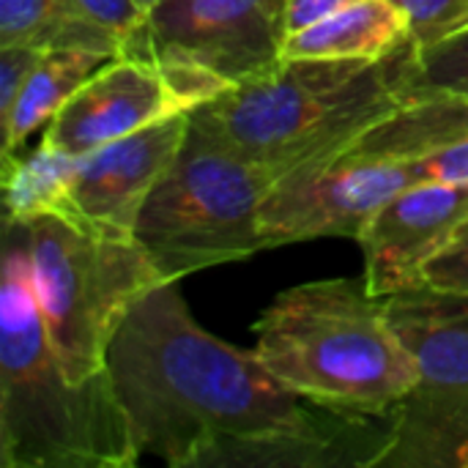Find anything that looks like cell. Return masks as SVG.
<instances>
[{"instance_id": "1", "label": "cell", "mask_w": 468, "mask_h": 468, "mask_svg": "<svg viewBox=\"0 0 468 468\" xmlns=\"http://www.w3.org/2000/svg\"><path fill=\"white\" fill-rule=\"evenodd\" d=\"M134 447L173 468H225L250 444L335 428L348 414L310 403L252 351L189 315L178 282L140 296L107 346L104 362Z\"/></svg>"}, {"instance_id": "2", "label": "cell", "mask_w": 468, "mask_h": 468, "mask_svg": "<svg viewBox=\"0 0 468 468\" xmlns=\"http://www.w3.org/2000/svg\"><path fill=\"white\" fill-rule=\"evenodd\" d=\"M137 461L110 373L74 381L47 335L30 280L27 222L3 219L0 466L129 468Z\"/></svg>"}, {"instance_id": "3", "label": "cell", "mask_w": 468, "mask_h": 468, "mask_svg": "<svg viewBox=\"0 0 468 468\" xmlns=\"http://www.w3.org/2000/svg\"><path fill=\"white\" fill-rule=\"evenodd\" d=\"M417 52L409 38L378 60L282 58L189 115L277 184L406 104Z\"/></svg>"}, {"instance_id": "4", "label": "cell", "mask_w": 468, "mask_h": 468, "mask_svg": "<svg viewBox=\"0 0 468 468\" xmlns=\"http://www.w3.org/2000/svg\"><path fill=\"white\" fill-rule=\"evenodd\" d=\"M252 332L261 362L326 409L384 417L417 384V362L365 277L288 288Z\"/></svg>"}, {"instance_id": "5", "label": "cell", "mask_w": 468, "mask_h": 468, "mask_svg": "<svg viewBox=\"0 0 468 468\" xmlns=\"http://www.w3.org/2000/svg\"><path fill=\"white\" fill-rule=\"evenodd\" d=\"M468 137V101L409 99L340 151L282 176L263 200L266 250L321 236L359 239L370 217L417 184V162Z\"/></svg>"}, {"instance_id": "6", "label": "cell", "mask_w": 468, "mask_h": 468, "mask_svg": "<svg viewBox=\"0 0 468 468\" xmlns=\"http://www.w3.org/2000/svg\"><path fill=\"white\" fill-rule=\"evenodd\" d=\"M274 178L192 121L167 173L145 197L134 241L162 282L266 250L261 208Z\"/></svg>"}, {"instance_id": "7", "label": "cell", "mask_w": 468, "mask_h": 468, "mask_svg": "<svg viewBox=\"0 0 468 468\" xmlns=\"http://www.w3.org/2000/svg\"><path fill=\"white\" fill-rule=\"evenodd\" d=\"M30 280L47 335L74 381L104 367L107 346L132 304L162 282L129 233L41 214L27 222Z\"/></svg>"}, {"instance_id": "8", "label": "cell", "mask_w": 468, "mask_h": 468, "mask_svg": "<svg viewBox=\"0 0 468 468\" xmlns=\"http://www.w3.org/2000/svg\"><path fill=\"white\" fill-rule=\"evenodd\" d=\"M384 307L417 362V384L392 409L378 468H468V296L420 285Z\"/></svg>"}, {"instance_id": "9", "label": "cell", "mask_w": 468, "mask_h": 468, "mask_svg": "<svg viewBox=\"0 0 468 468\" xmlns=\"http://www.w3.org/2000/svg\"><path fill=\"white\" fill-rule=\"evenodd\" d=\"M285 0H162L148 11L154 60L239 85L282 60Z\"/></svg>"}, {"instance_id": "10", "label": "cell", "mask_w": 468, "mask_h": 468, "mask_svg": "<svg viewBox=\"0 0 468 468\" xmlns=\"http://www.w3.org/2000/svg\"><path fill=\"white\" fill-rule=\"evenodd\" d=\"M468 219V181H420L389 197L359 233L365 280L378 299L422 285L425 266Z\"/></svg>"}, {"instance_id": "11", "label": "cell", "mask_w": 468, "mask_h": 468, "mask_svg": "<svg viewBox=\"0 0 468 468\" xmlns=\"http://www.w3.org/2000/svg\"><path fill=\"white\" fill-rule=\"evenodd\" d=\"M189 112L170 71L154 58H115L104 63L47 123L44 143L82 156L134 134L162 118Z\"/></svg>"}, {"instance_id": "12", "label": "cell", "mask_w": 468, "mask_h": 468, "mask_svg": "<svg viewBox=\"0 0 468 468\" xmlns=\"http://www.w3.org/2000/svg\"><path fill=\"white\" fill-rule=\"evenodd\" d=\"M186 129L189 112H178L77 156L71 176L74 217L132 236L145 197L178 156Z\"/></svg>"}, {"instance_id": "13", "label": "cell", "mask_w": 468, "mask_h": 468, "mask_svg": "<svg viewBox=\"0 0 468 468\" xmlns=\"http://www.w3.org/2000/svg\"><path fill=\"white\" fill-rule=\"evenodd\" d=\"M409 19L395 0H356L285 38L282 58L378 60L409 41Z\"/></svg>"}, {"instance_id": "14", "label": "cell", "mask_w": 468, "mask_h": 468, "mask_svg": "<svg viewBox=\"0 0 468 468\" xmlns=\"http://www.w3.org/2000/svg\"><path fill=\"white\" fill-rule=\"evenodd\" d=\"M115 58L85 47H47L30 71L3 129V156L19 154L25 140L47 126L58 110L104 66Z\"/></svg>"}, {"instance_id": "15", "label": "cell", "mask_w": 468, "mask_h": 468, "mask_svg": "<svg viewBox=\"0 0 468 468\" xmlns=\"http://www.w3.org/2000/svg\"><path fill=\"white\" fill-rule=\"evenodd\" d=\"M3 167V197L5 219L30 222L41 214L74 217L71 206V176L77 156L47 145L44 140L30 154L0 156Z\"/></svg>"}, {"instance_id": "16", "label": "cell", "mask_w": 468, "mask_h": 468, "mask_svg": "<svg viewBox=\"0 0 468 468\" xmlns=\"http://www.w3.org/2000/svg\"><path fill=\"white\" fill-rule=\"evenodd\" d=\"M71 25V47L110 58H151L148 11L137 0H60Z\"/></svg>"}, {"instance_id": "17", "label": "cell", "mask_w": 468, "mask_h": 468, "mask_svg": "<svg viewBox=\"0 0 468 468\" xmlns=\"http://www.w3.org/2000/svg\"><path fill=\"white\" fill-rule=\"evenodd\" d=\"M406 96H455L468 101V30L417 52Z\"/></svg>"}, {"instance_id": "18", "label": "cell", "mask_w": 468, "mask_h": 468, "mask_svg": "<svg viewBox=\"0 0 468 468\" xmlns=\"http://www.w3.org/2000/svg\"><path fill=\"white\" fill-rule=\"evenodd\" d=\"M71 47L60 0H0V47Z\"/></svg>"}, {"instance_id": "19", "label": "cell", "mask_w": 468, "mask_h": 468, "mask_svg": "<svg viewBox=\"0 0 468 468\" xmlns=\"http://www.w3.org/2000/svg\"><path fill=\"white\" fill-rule=\"evenodd\" d=\"M406 19L411 41L425 49L468 30V0H395Z\"/></svg>"}, {"instance_id": "20", "label": "cell", "mask_w": 468, "mask_h": 468, "mask_svg": "<svg viewBox=\"0 0 468 468\" xmlns=\"http://www.w3.org/2000/svg\"><path fill=\"white\" fill-rule=\"evenodd\" d=\"M422 285L441 293L468 296V219L455 230L450 244L425 266Z\"/></svg>"}, {"instance_id": "21", "label": "cell", "mask_w": 468, "mask_h": 468, "mask_svg": "<svg viewBox=\"0 0 468 468\" xmlns=\"http://www.w3.org/2000/svg\"><path fill=\"white\" fill-rule=\"evenodd\" d=\"M47 47H33V44H14V47H0V126L8 121L30 71L41 60Z\"/></svg>"}, {"instance_id": "22", "label": "cell", "mask_w": 468, "mask_h": 468, "mask_svg": "<svg viewBox=\"0 0 468 468\" xmlns=\"http://www.w3.org/2000/svg\"><path fill=\"white\" fill-rule=\"evenodd\" d=\"M420 181H468V137L417 162Z\"/></svg>"}, {"instance_id": "23", "label": "cell", "mask_w": 468, "mask_h": 468, "mask_svg": "<svg viewBox=\"0 0 468 468\" xmlns=\"http://www.w3.org/2000/svg\"><path fill=\"white\" fill-rule=\"evenodd\" d=\"M351 3L356 0H285V30L288 36L296 30H304Z\"/></svg>"}, {"instance_id": "24", "label": "cell", "mask_w": 468, "mask_h": 468, "mask_svg": "<svg viewBox=\"0 0 468 468\" xmlns=\"http://www.w3.org/2000/svg\"><path fill=\"white\" fill-rule=\"evenodd\" d=\"M137 3H140V8H143V11H151V8H154V5H159L162 0H137Z\"/></svg>"}]
</instances>
